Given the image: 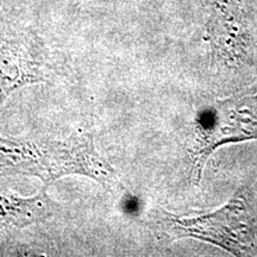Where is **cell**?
Here are the masks:
<instances>
[{"mask_svg":"<svg viewBox=\"0 0 257 257\" xmlns=\"http://www.w3.org/2000/svg\"><path fill=\"white\" fill-rule=\"evenodd\" d=\"M55 208L46 193L31 199L0 194V255H18V234L29 225L46 220Z\"/></svg>","mask_w":257,"mask_h":257,"instance_id":"3957f363","label":"cell"},{"mask_svg":"<svg viewBox=\"0 0 257 257\" xmlns=\"http://www.w3.org/2000/svg\"><path fill=\"white\" fill-rule=\"evenodd\" d=\"M207 34L214 54L238 59L246 44V30L238 0H210Z\"/></svg>","mask_w":257,"mask_h":257,"instance_id":"277c9868","label":"cell"},{"mask_svg":"<svg viewBox=\"0 0 257 257\" xmlns=\"http://www.w3.org/2000/svg\"><path fill=\"white\" fill-rule=\"evenodd\" d=\"M156 221L168 240L193 237L216 244L233 255H242L248 246L245 206L238 198L206 216L179 218L162 212Z\"/></svg>","mask_w":257,"mask_h":257,"instance_id":"6da1fadb","label":"cell"},{"mask_svg":"<svg viewBox=\"0 0 257 257\" xmlns=\"http://www.w3.org/2000/svg\"><path fill=\"white\" fill-rule=\"evenodd\" d=\"M198 178L205 161L218 147L226 143L257 140V94L217 101L198 120Z\"/></svg>","mask_w":257,"mask_h":257,"instance_id":"7a4b0ae2","label":"cell"},{"mask_svg":"<svg viewBox=\"0 0 257 257\" xmlns=\"http://www.w3.org/2000/svg\"><path fill=\"white\" fill-rule=\"evenodd\" d=\"M28 38L10 29H0V99L27 80L22 69L27 67Z\"/></svg>","mask_w":257,"mask_h":257,"instance_id":"8992f818","label":"cell"},{"mask_svg":"<svg viewBox=\"0 0 257 257\" xmlns=\"http://www.w3.org/2000/svg\"><path fill=\"white\" fill-rule=\"evenodd\" d=\"M47 142L0 137V175L29 174L42 178L47 167Z\"/></svg>","mask_w":257,"mask_h":257,"instance_id":"5b68a950","label":"cell"}]
</instances>
